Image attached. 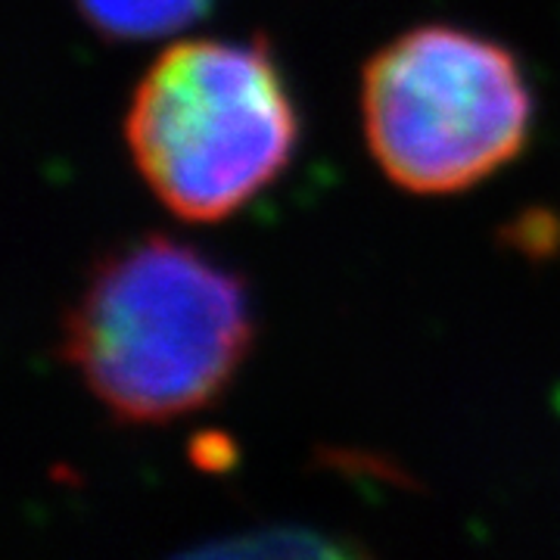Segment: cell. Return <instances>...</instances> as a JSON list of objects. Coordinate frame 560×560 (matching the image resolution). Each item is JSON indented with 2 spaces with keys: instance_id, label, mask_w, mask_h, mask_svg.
Segmentation results:
<instances>
[{
  "instance_id": "6da1fadb",
  "label": "cell",
  "mask_w": 560,
  "mask_h": 560,
  "mask_svg": "<svg viewBox=\"0 0 560 560\" xmlns=\"http://www.w3.org/2000/svg\"><path fill=\"white\" fill-rule=\"evenodd\" d=\"M253 342L243 283L168 237L125 243L91 271L60 352L121 423H168L219 399Z\"/></svg>"
},
{
  "instance_id": "7a4b0ae2",
  "label": "cell",
  "mask_w": 560,
  "mask_h": 560,
  "mask_svg": "<svg viewBox=\"0 0 560 560\" xmlns=\"http://www.w3.org/2000/svg\"><path fill=\"white\" fill-rule=\"evenodd\" d=\"M300 138L296 109L265 40H184L131 94L128 153L178 219L221 221L278 178Z\"/></svg>"
},
{
  "instance_id": "3957f363",
  "label": "cell",
  "mask_w": 560,
  "mask_h": 560,
  "mask_svg": "<svg viewBox=\"0 0 560 560\" xmlns=\"http://www.w3.org/2000/svg\"><path fill=\"white\" fill-rule=\"evenodd\" d=\"M361 125L386 178L442 197L521 156L533 97L508 47L455 25H420L364 66Z\"/></svg>"
},
{
  "instance_id": "277c9868",
  "label": "cell",
  "mask_w": 560,
  "mask_h": 560,
  "mask_svg": "<svg viewBox=\"0 0 560 560\" xmlns=\"http://www.w3.org/2000/svg\"><path fill=\"white\" fill-rule=\"evenodd\" d=\"M75 7L103 38L150 40L200 20L209 0H75Z\"/></svg>"
},
{
  "instance_id": "5b68a950",
  "label": "cell",
  "mask_w": 560,
  "mask_h": 560,
  "mask_svg": "<svg viewBox=\"0 0 560 560\" xmlns=\"http://www.w3.org/2000/svg\"><path fill=\"white\" fill-rule=\"evenodd\" d=\"M508 237H514L517 246L529 256H545L555 253L560 241V224L555 215H541V212H526L517 224L508 231Z\"/></svg>"
}]
</instances>
